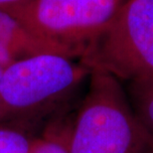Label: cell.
<instances>
[{
    "mask_svg": "<svg viewBox=\"0 0 153 153\" xmlns=\"http://www.w3.org/2000/svg\"><path fill=\"white\" fill-rule=\"evenodd\" d=\"M69 153H153V137L141 124L120 81L93 70L72 117Z\"/></svg>",
    "mask_w": 153,
    "mask_h": 153,
    "instance_id": "6da1fadb",
    "label": "cell"
},
{
    "mask_svg": "<svg viewBox=\"0 0 153 153\" xmlns=\"http://www.w3.org/2000/svg\"><path fill=\"white\" fill-rule=\"evenodd\" d=\"M42 54L69 57L59 46L33 34L19 20L0 9V69Z\"/></svg>",
    "mask_w": 153,
    "mask_h": 153,
    "instance_id": "5b68a950",
    "label": "cell"
},
{
    "mask_svg": "<svg viewBox=\"0 0 153 153\" xmlns=\"http://www.w3.org/2000/svg\"><path fill=\"white\" fill-rule=\"evenodd\" d=\"M26 0H0V8L8 7V6L18 4V3L24 2Z\"/></svg>",
    "mask_w": 153,
    "mask_h": 153,
    "instance_id": "9c48e42d",
    "label": "cell"
},
{
    "mask_svg": "<svg viewBox=\"0 0 153 153\" xmlns=\"http://www.w3.org/2000/svg\"><path fill=\"white\" fill-rule=\"evenodd\" d=\"M2 70L0 69V78H1ZM3 121V114H2V105H1V99H0V123Z\"/></svg>",
    "mask_w": 153,
    "mask_h": 153,
    "instance_id": "30bf717a",
    "label": "cell"
},
{
    "mask_svg": "<svg viewBox=\"0 0 153 153\" xmlns=\"http://www.w3.org/2000/svg\"><path fill=\"white\" fill-rule=\"evenodd\" d=\"M71 121L72 118L65 114L54 117L42 134L36 136L31 153H69Z\"/></svg>",
    "mask_w": 153,
    "mask_h": 153,
    "instance_id": "8992f818",
    "label": "cell"
},
{
    "mask_svg": "<svg viewBox=\"0 0 153 153\" xmlns=\"http://www.w3.org/2000/svg\"><path fill=\"white\" fill-rule=\"evenodd\" d=\"M91 70L75 59L42 54L2 70L0 99L3 121L29 128L43 118L63 114L88 79Z\"/></svg>",
    "mask_w": 153,
    "mask_h": 153,
    "instance_id": "7a4b0ae2",
    "label": "cell"
},
{
    "mask_svg": "<svg viewBox=\"0 0 153 153\" xmlns=\"http://www.w3.org/2000/svg\"><path fill=\"white\" fill-rule=\"evenodd\" d=\"M127 0H26L0 8L38 37L79 61L114 22Z\"/></svg>",
    "mask_w": 153,
    "mask_h": 153,
    "instance_id": "3957f363",
    "label": "cell"
},
{
    "mask_svg": "<svg viewBox=\"0 0 153 153\" xmlns=\"http://www.w3.org/2000/svg\"><path fill=\"white\" fill-rule=\"evenodd\" d=\"M36 135L21 125L0 123V153H31Z\"/></svg>",
    "mask_w": 153,
    "mask_h": 153,
    "instance_id": "ba28073f",
    "label": "cell"
},
{
    "mask_svg": "<svg viewBox=\"0 0 153 153\" xmlns=\"http://www.w3.org/2000/svg\"><path fill=\"white\" fill-rule=\"evenodd\" d=\"M79 62L119 81L153 78V0H127Z\"/></svg>",
    "mask_w": 153,
    "mask_h": 153,
    "instance_id": "277c9868",
    "label": "cell"
},
{
    "mask_svg": "<svg viewBox=\"0 0 153 153\" xmlns=\"http://www.w3.org/2000/svg\"><path fill=\"white\" fill-rule=\"evenodd\" d=\"M128 82L125 91L134 114L153 137V78Z\"/></svg>",
    "mask_w": 153,
    "mask_h": 153,
    "instance_id": "52a82bcc",
    "label": "cell"
}]
</instances>
